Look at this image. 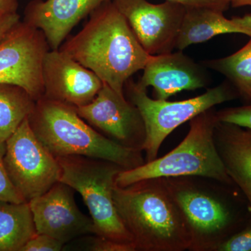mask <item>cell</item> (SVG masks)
Returning <instances> with one entry per match:
<instances>
[{"mask_svg": "<svg viewBox=\"0 0 251 251\" xmlns=\"http://www.w3.org/2000/svg\"><path fill=\"white\" fill-rule=\"evenodd\" d=\"M75 190L56 183L44 194L29 202L37 234L54 238L63 244L87 234H94L92 218L79 209Z\"/></svg>", "mask_w": 251, "mask_h": 251, "instance_id": "7c38bea8", "label": "cell"}, {"mask_svg": "<svg viewBox=\"0 0 251 251\" xmlns=\"http://www.w3.org/2000/svg\"><path fill=\"white\" fill-rule=\"evenodd\" d=\"M239 33L251 36V14L229 19L224 12L209 8H187L180 27L175 49L183 50L192 44L216 36Z\"/></svg>", "mask_w": 251, "mask_h": 251, "instance_id": "e0dca14e", "label": "cell"}, {"mask_svg": "<svg viewBox=\"0 0 251 251\" xmlns=\"http://www.w3.org/2000/svg\"><path fill=\"white\" fill-rule=\"evenodd\" d=\"M64 244L49 235L36 234L21 249V251H59Z\"/></svg>", "mask_w": 251, "mask_h": 251, "instance_id": "cb8c5ba5", "label": "cell"}, {"mask_svg": "<svg viewBox=\"0 0 251 251\" xmlns=\"http://www.w3.org/2000/svg\"><path fill=\"white\" fill-rule=\"evenodd\" d=\"M208 82L204 68L179 50L150 56L137 83L145 89L152 87L156 99L168 100L182 91L205 87Z\"/></svg>", "mask_w": 251, "mask_h": 251, "instance_id": "5bb4252c", "label": "cell"}, {"mask_svg": "<svg viewBox=\"0 0 251 251\" xmlns=\"http://www.w3.org/2000/svg\"><path fill=\"white\" fill-rule=\"evenodd\" d=\"M79 116L117 143L143 150L145 124L138 108L103 82L91 103L75 108Z\"/></svg>", "mask_w": 251, "mask_h": 251, "instance_id": "8fae6325", "label": "cell"}, {"mask_svg": "<svg viewBox=\"0 0 251 251\" xmlns=\"http://www.w3.org/2000/svg\"><path fill=\"white\" fill-rule=\"evenodd\" d=\"M59 49L123 96L127 81L151 56L112 0L94 10L83 28Z\"/></svg>", "mask_w": 251, "mask_h": 251, "instance_id": "6da1fadb", "label": "cell"}, {"mask_svg": "<svg viewBox=\"0 0 251 251\" xmlns=\"http://www.w3.org/2000/svg\"><path fill=\"white\" fill-rule=\"evenodd\" d=\"M112 1L150 55L169 53L174 50L186 6L168 0L159 4H151L147 0Z\"/></svg>", "mask_w": 251, "mask_h": 251, "instance_id": "30bf717a", "label": "cell"}, {"mask_svg": "<svg viewBox=\"0 0 251 251\" xmlns=\"http://www.w3.org/2000/svg\"><path fill=\"white\" fill-rule=\"evenodd\" d=\"M49 50L41 29L18 23L0 43V83L23 87L36 101L42 98L43 64Z\"/></svg>", "mask_w": 251, "mask_h": 251, "instance_id": "9c48e42d", "label": "cell"}, {"mask_svg": "<svg viewBox=\"0 0 251 251\" xmlns=\"http://www.w3.org/2000/svg\"><path fill=\"white\" fill-rule=\"evenodd\" d=\"M184 5L187 8H209L216 11H227L232 0H168Z\"/></svg>", "mask_w": 251, "mask_h": 251, "instance_id": "484cf974", "label": "cell"}, {"mask_svg": "<svg viewBox=\"0 0 251 251\" xmlns=\"http://www.w3.org/2000/svg\"><path fill=\"white\" fill-rule=\"evenodd\" d=\"M19 22L21 18L17 13L0 16V43Z\"/></svg>", "mask_w": 251, "mask_h": 251, "instance_id": "4316f807", "label": "cell"}, {"mask_svg": "<svg viewBox=\"0 0 251 251\" xmlns=\"http://www.w3.org/2000/svg\"><path fill=\"white\" fill-rule=\"evenodd\" d=\"M18 0H0V16L17 13Z\"/></svg>", "mask_w": 251, "mask_h": 251, "instance_id": "83f0119b", "label": "cell"}, {"mask_svg": "<svg viewBox=\"0 0 251 251\" xmlns=\"http://www.w3.org/2000/svg\"><path fill=\"white\" fill-rule=\"evenodd\" d=\"M108 1L111 0H31L23 21L41 29L50 49L57 50L80 21Z\"/></svg>", "mask_w": 251, "mask_h": 251, "instance_id": "9a60e30c", "label": "cell"}, {"mask_svg": "<svg viewBox=\"0 0 251 251\" xmlns=\"http://www.w3.org/2000/svg\"><path fill=\"white\" fill-rule=\"evenodd\" d=\"M219 122L233 124L251 129V102L243 106L223 109L216 111Z\"/></svg>", "mask_w": 251, "mask_h": 251, "instance_id": "7402d4cb", "label": "cell"}, {"mask_svg": "<svg viewBox=\"0 0 251 251\" xmlns=\"http://www.w3.org/2000/svg\"><path fill=\"white\" fill-rule=\"evenodd\" d=\"M4 162L10 180L25 202L60 180L58 160L36 138L26 118L6 141Z\"/></svg>", "mask_w": 251, "mask_h": 251, "instance_id": "ba28073f", "label": "cell"}, {"mask_svg": "<svg viewBox=\"0 0 251 251\" xmlns=\"http://www.w3.org/2000/svg\"><path fill=\"white\" fill-rule=\"evenodd\" d=\"M44 98L75 108L91 103L103 82L92 71L59 49L51 50L43 64Z\"/></svg>", "mask_w": 251, "mask_h": 251, "instance_id": "4fadbf2b", "label": "cell"}, {"mask_svg": "<svg viewBox=\"0 0 251 251\" xmlns=\"http://www.w3.org/2000/svg\"><path fill=\"white\" fill-rule=\"evenodd\" d=\"M163 179L187 222L188 251H216L251 218V206L236 185L198 176Z\"/></svg>", "mask_w": 251, "mask_h": 251, "instance_id": "7a4b0ae2", "label": "cell"}, {"mask_svg": "<svg viewBox=\"0 0 251 251\" xmlns=\"http://www.w3.org/2000/svg\"><path fill=\"white\" fill-rule=\"evenodd\" d=\"M117 214L135 251H188L191 235L182 211L163 178L114 186Z\"/></svg>", "mask_w": 251, "mask_h": 251, "instance_id": "3957f363", "label": "cell"}, {"mask_svg": "<svg viewBox=\"0 0 251 251\" xmlns=\"http://www.w3.org/2000/svg\"><path fill=\"white\" fill-rule=\"evenodd\" d=\"M231 6L234 8L243 7V6H251V0H232Z\"/></svg>", "mask_w": 251, "mask_h": 251, "instance_id": "f1b7e54d", "label": "cell"}, {"mask_svg": "<svg viewBox=\"0 0 251 251\" xmlns=\"http://www.w3.org/2000/svg\"><path fill=\"white\" fill-rule=\"evenodd\" d=\"M206 67L220 73L233 87L238 97L251 102V36L244 47L223 58L206 61Z\"/></svg>", "mask_w": 251, "mask_h": 251, "instance_id": "ffe728a7", "label": "cell"}, {"mask_svg": "<svg viewBox=\"0 0 251 251\" xmlns=\"http://www.w3.org/2000/svg\"><path fill=\"white\" fill-rule=\"evenodd\" d=\"M56 158L61 168L59 181L69 185L82 196L94 223V234L135 248L117 214L113 200L115 179L123 168L112 162L91 157Z\"/></svg>", "mask_w": 251, "mask_h": 251, "instance_id": "8992f818", "label": "cell"}, {"mask_svg": "<svg viewBox=\"0 0 251 251\" xmlns=\"http://www.w3.org/2000/svg\"><path fill=\"white\" fill-rule=\"evenodd\" d=\"M216 111L208 109L190 120L184 140L171 152L142 166L119 173L115 184L120 187L153 178L198 176L235 185L226 171L216 148Z\"/></svg>", "mask_w": 251, "mask_h": 251, "instance_id": "5b68a950", "label": "cell"}, {"mask_svg": "<svg viewBox=\"0 0 251 251\" xmlns=\"http://www.w3.org/2000/svg\"><path fill=\"white\" fill-rule=\"evenodd\" d=\"M28 120L36 138L55 157L99 158L125 171L145 163L143 150L126 148L99 133L72 105L42 97L36 100Z\"/></svg>", "mask_w": 251, "mask_h": 251, "instance_id": "277c9868", "label": "cell"}, {"mask_svg": "<svg viewBox=\"0 0 251 251\" xmlns=\"http://www.w3.org/2000/svg\"><path fill=\"white\" fill-rule=\"evenodd\" d=\"M6 142H0V201L15 203L25 202L14 187L6 171L4 158Z\"/></svg>", "mask_w": 251, "mask_h": 251, "instance_id": "44dd1931", "label": "cell"}, {"mask_svg": "<svg viewBox=\"0 0 251 251\" xmlns=\"http://www.w3.org/2000/svg\"><path fill=\"white\" fill-rule=\"evenodd\" d=\"M214 136L227 174L251 206V129L218 121Z\"/></svg>", "mask_w": 251, "mask_h": 251, "instance_id": "2e32d148", "label": "cell"}, {"mask_svg": "<svg viewBox=\"0 0 251 251\" xmlns=\"http://www.w3.org/2000/svg\"><path fill=\"white\" fill-rule=\"evenodd\" d=\"M36 100L19 86L0 83V142H6L29 116Z\"/></svg>", "mask_w": 251, "mask_h": 251, "instance_id": "d6986e66", "label": "cell"}, {"mask_svg": "<svg viewBox=\"0 0 251 251\" xmlns=\"http://www.w3.org/2000/svg\"><path fill=\"white\" fill-rule=\"evenodd\" d=\"M36 234L29 202L0 201V251H21Z\"/></svg>", "mask_w": 251, "mask_h": 251, "instance_id": "ac0fdd59", "label": "cell"}, {"mask_svg": "<svg viewBox=\"0 0 251 251\" xmlns=\"http://www.w3.org/2000/svg\"><path fill=\"white\" fill-rule=\"evenodd\" d=\"M216 251H251V218L243 228L223 242Z\"/></svg>", "mask_w": 251, "mask_h": 251, "instance_id": "603a6c76", "label": "cell"}, {"mask_svg": "<svg viewBox=\"0 0 251 251\" xmlns=\"http://www.w3.org/2000/svg\"><path fill=\"white\" fill-rule=\"evenodd\" d=\"M87 250L92 251H135L134 247L128 244H122L99 237L94 234V237L89 238L87 241Z\"/></svg>", "mask_w": 251, "mask_h": 251, "instance_id": "d4e9b609", "label": "cell"}, {"mask_svg": "<svg viewBox=\"0 0 251 251\" xmlns=\"http://www.w3.org/2000/svg\"><path fill=\"white\" fill-rule=\"evenodd\" d=\"M126 85L129 100L139 110L145 124L146 138L143 151L146 155L145 163L156 159L162 144L178 126L208 109L239 98L227 80L201 95L179 101L150 98L147 89L131 80Z\"/></svg>", "mask_w": 251, "mask_h": 251, "instance_id": "52a82bcc", "label": "cell"}]
</instances>
